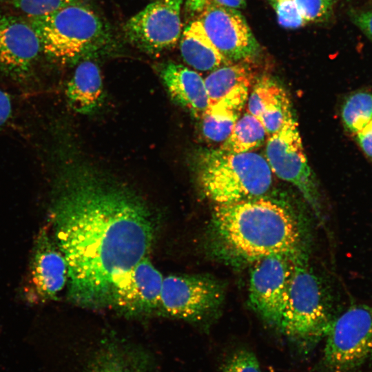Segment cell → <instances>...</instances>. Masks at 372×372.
Returning <instances> with one entry per match:
<instances>
[{"label":"cell","mask_w":372,"mask_h":372,"mask_svg":"<svg viewBox=\"0 0 372 372\" xmlns=\"http://www.w3.org/2000/svg\"><path fill=\"white\" fill-rule=\"evenodd\" d=\"M12 112L10 96L0 90V127L3 126L9 119Z\"/></svg>","instance_id":"cell-31"},{"label":"cell","mask_w":372,"mask_h":372,"mask_svg":"<svg viewBox=\"0 0 372 372\" xmlns=\"http://www.w3.org/2000/svg\"><path fill=\"white\" fill-rule=\"evenodd\" d=\"M244 1H245V0H244Z\"/></svg>","instance_id":"cell-33"},{"label":"cell","mask_w":372,"mask_h":372,"mask_svg":"<svg viewBox=\"0 0 372 372\" xmlns=\"http://www.w3.org/2000/svg\"><path fill=\"white\" fill-rule=\"evenodd\" d=\"M87 372H152L149 357L118 342H107L94 353Z\"/></svg>","instance_id":"cell-20"},{"label":"cell","mask_w":372,"mask_h":372,"mask_svg":"<svg viewBox=\"0 0 372 372\" xmlns=\"http://www.w3.org/2000/svg\"><path fill=\"white\" fill-rule=\"evenodd\" d=\"M61 182L50 220L68 266V298L84 307L108 306L114 282L152 248V214L132 189L93 169L70 170Z\"/></svg>","instance_id":"cell-1"},{"label":"cell","mask_w":372,"mask_h":372,"mask_svg":"<svg viewBox=\"0 0 372 372\" xmlns=\"http://www.w3.org/2000/svg\"><path fill=\"white\" fill-rule=\"evenodd\" d=\"M180 50L184 61L197 70L211 72L232 63L218 50L198 20L184 30Z\"/></svg>","instance_id":"cell-19"},{"label":"cell","mask_w":372,"mask_h":372,"mask_svg":"<svg viewBox=\"0 0 372 372\" xmlns=\"http://www.w3.org/2000/svg\"><path fill=\"white\" fill-rule=\"evenodd\" d=\"M358 28L372 40V10L361 12L355 17Z\"/></svg>","instance_id":"cell-30"},{"label":"cell","mask_w":372,"mask_h":372,"mask_svg":"<svg viewBox=\"0 0 372 372\" xmlns=\"http://www.w3.org/2000/svg\"><path fill=\"white\" fill-rule=\"evenodd\" d=\"M198 20L218 50L228 61H248L259 52V43L237 9L210 6L200 13Z\"/></svg>","instance_id":"cell-12"},{"label":"cell","mask_w":372,"mask_h":372,"mask_svg":"<svg viewBox=\"0 0 372 372\" xmlns=\"http://www.w3.org/2000/svg\"><path fill=\"white\" fill-rule=\"evenodd\" d=\"M345 127L355 134L372 123V94L359 92L351 95L342 108Z\"/></svg>","instance_id":"cell-22"},{"label":"cell","mask_w":372,"mask_h":372,"mask_svg":"<svg viewBox=\"0 0 372 372\" xmlns=\"http://www.w3.org/2000/svg\"><path fill=\"white\" fill-rule=\"evenodd\" d=\"M265 158L272 173L296 187L315 214L320 216L318 181L308 163L294 115L278 132L269 136Z\"/></svg>","instance_id":"cell-7"},{"label":"cell","mask_w":372,"mask_h":372,"mask_svg":"<svg viewBox=\"0 0 372 372\" xmlns=\"http://www.w3.org/2000/svg\"><path fill=\"white\" fill-rule=\"evenodd\" d=\"M209 231L214 249L231 261L254 262L300 249V229L294 216L265 197L216 205Z\"/></svg>","instance_id":"cell-2"},{"label":"cell","mask_w":372,"mask_h":372,"mask_svg":"<svg viewBox=\"0 0 372 372\" xmlns=\"http://www.w3.org/2000/svg\"><path fill=\"white\" fill-rule=\"evenodd\" d=\"M302 17L308 22L320 21L331 13L335 0H295Z\"/></svg>","instance_id":"cell-26"},{"label":"cell","mask_w":372,"mask_h":372,"mask_svg":"<svg viewBox=\"0 0 372 372\" xmlns=\"http://www.w3.org/2000/svg\"><path fill=\"white\" fill-rule=\"evenodd\" d=\"M203 194L217 205L265 197L273 185L271 169L260 154L203 152L196 163Z\"/></svg>","instance_id":"cell-3"},{"label":"cell","mask_w":372,"mask_h":372,"mask_svg":"<svg viewBox=\"0 0 372 372\" xmlns=\"http://www.w3.org/2000/svg\"><path fill=\"white\" fill-rule=\"evenodd\" d=\"M354 136L360 148L372 160V123Z\"/></svg>","instance_id":"cell-29"},{"label":"cell","mask_w":372,"mask_h":372,"mask_svg":"<svg viewBox=\"0 0 372 372\" xmlns=\"http://www.w3.org/2000/svg\"><path fill=\"white\" fill-rule=\"evenodd\" d=\"M41 51L40 39L30 23L0 14V72L22 77L30 71Z\"/></svg>","instance_id":"cell-14"},{"label":"cell","mask_w":372,"mask_h":372,"mask_svg":"<svg viewBox=\"0 0 372 372\" xmlns=\"http://www.w3.org/2000/svg\"><path fill=\"white\" fill-rule=\"evenodd\" d=\"M161 76L171 99L194 116L201 118L209 107L205 81L201 76L173 62L163 68Z\"/></svg>","instance_id":"cell-17"},{"label":"cell","mask_w":372,"mask_h":372,"mask_svg":"<svg viewBox=\"0 0 372 372\" xmlns=\"http://www.w3.org/2000/svg\"><path fill=\"white\" fill-rule=\"evenodd\" d=\"M320 372H353L372 358V305L352 306L332 320Z\"/></svg>","instance_id":"cell-6"},{"label":"cell","mask_w":372,"mask_h":372,"mask_svg":"<svg viewBox=\"0 0 372 372\" xmlns=\"http://www.w3.org/2000/svg\"><path fill=\"white\" fill-rule=\"evenodd\" d=\"M187 2L190 10L199 13L210 6H224L238 10L245 5L244 0H187Z\"/></svg>","instance_id":"cell-28"},{"label":"cell","mask_w":372,"mask_h":372,"mask_svg":"<svg viewBox=\"0 0 372 372\" xmlns=\"http://www.w3.org/2000/svg\"><path fill=\"white\" fill-rule=\"evenodd\" d=\"M66 96L70 106L80 114L94 112L103 97L100 70L93 61H81L67 85Z\"/></svg>","instance_id":"cell-18"},{"label":"cell","mask_w":372,"mask_h":372,"mask_svg":"<svg viewBox=\"0 0 372 372\" xmlns=\"http://www.w3.org/2000/svg\"><path fill=\"white\" fill-rule=\"evenodd\" d=\"M276 12L278 23L289 29L298 28L307 22L300 14L295 0H267Z\"/></svg>","instance_id":"cell-25"},{"label":"cell","mask_w":372,"mask_h":372,"mask_svg":"<svg viewBox=\"0 0 372 372\" xmlns=\"http://www.w3.org/2000/svg\"><path fill=\"white\" fill-rule=\"evenodd\" d=\"M332 320L322 285L300 249L293 256L286 300L276 330L307 353L324 338Z\"/></svg>","instance_id":"cell-4"},{"label":"cell","mask_w":372,"mask_h":372,"mask_svg":"<svg viewBox=\"0 0 372 372\" xmlns=\"http://www.w3.org/2000/svg\"><path fill=\"white\" fill-rule=\"evenodd\" d=\"M183 0H155L132 17L123 27L127 39L149 54L174 47L181 37Z\"/></svg>","instance_id":"cell-10"},{"label":"cell","mask_w":372,"mask_h":372,"mask_svg":"<svg viewBox=\"0 0 372 372\" xmlns=\"http://www.w3.org/2000/svg\"><path fill=\"white\" fill-rule=\"evenodd\" d=\"M240 114L207 110L201 117L204 136L214 142H223L231 134Z\"/></svg>","instance_id":"cell-23"},{"label":"cell","mask_w":372,"mask_h":372,"mask_svg":"<svg viewBox=\"0 0 372 372\" xmlns=\"http://www.w3.org/2000/svg\"><path fill=\"white\" fill-rule=\"evenodd\" d=\"M220 372H261V371L255 354L247 349H240L229 358Z\"/></svg>","instance_id":"cell-27"},{"label":"cell","mask_w":372,"mask_h":372,"mask_svg":"<svg viewBox=\"0 0 372 372\" xmlns=\"http://www.w3.org/2000/svg\"><path fill=\"white\" fill-rule=\"evenodd\" d=\"M267 132L260 121L248 112L240 116L220 149L232 154L253 152L261 147Z\"/></svg>","instance_id":"cell-21"},{"label":"cell","mask_w":372,"mask_h":372,"mask_svg":"<svg viewBox=\"0 0 372 372\" xmlns=\"http://www.w3.org/2000/svg\"><path fill=\"white\" fill-rule=\"evenodd\" d=\"M16 8L30 17H39L51 14L72 3L74 0H9Z\"/></svg>","instance_id":"cell-24"},{"label":"cell","mask_w":372,"mask_h":372,"mask_svg":"<svg viewBox=\"0 0 372 372\" xmlns=\"http://www.w3.org/2000/svg\"><path fill=\"white\" fill-rule=\"evenodd\" d=\"M247 103L248 112L260 121L268 136L278 132L293 116L286 90L270 76H263L256 80Z\"/></svg>","instance_id":"cell-16"},{"label":"cell","mask_w":372,"mask_h":372,"mask_svg":"<svg viewBox=\"0 0 372 372\" xmlns=\"http://www.w3.org/2000/svg\"><path fill=\"white\" fill-rule=\"evenodd\" d=\"M296 252L262 258L253 262L251 269L249 304L266 323L276 329L281 319Z\"/></svg>","instance_id":"cell-9"},{"label":"cell","mask_w":372,"mask_h":372,"mask_svg":"<svg viewBox=\"0 0 372 372\" xmlns=\"http://www.w3.org/2000/svg\"><path fill=\"white\" fill-rule=\"evenodd\" d=\"M42 51L60 64L76 63L105 43V27L87 6L74 2L48 15L31 18Z\"/></svg>","instance_id":"cell-5"},{"label":"cell","mask_w":372,"mask_h":372,"mask_svg":"<svg viewBox=\"0 0 372 372\" xmlns=\"http://www.w3.org/2000/svg\"><path fill=\"white\" fill-rule=\"evenodd\" d=\"M220 282L205 275H170L163 278L158 313L194 323L209 320L224 299Z\"/></svg>","instance_id":"cell-8"},{"label":"cell","mask_w":372,"mask_h":372,"mask_svg":"<svg viewBox=\"0 0 372 372\" xmlns=\"http://www.w3.org/2000/svg\"><path fill=\"white\" fill-rule=\"evenodd\" d=\"M271 372H274V371H271Z\"/></svg>","instance_id":"cell-32"},{"label":"cell","mask_w":372,"mask_h":372,"mask_svg":"<svg viewBox=\"0 0 372 372\" xmlns=\"http://www.w3.org/2000/svg\"><path fill=\"white\" fill-rule=\"evenodd\" d=\"M68 276L64 256L47 229L41 228L32 249L26 297L33 302L55 300L68 283Z\"/></svg>","instance_id":"cell-13"},{"label":"cell","mask_w":372,"mask_h":372,"mask_svg":"<svg viewBox=\"0 0 372 372\" xmlns=\"http://www.w3.org/2000/svg\"><path fill=\"white\" fill-rule=\"evenodd\" d=\"M163 278L148 257H145L114 282L108 306L130 317L158 313Z\"/></svg>","instance_id":"cell-11"},{"label":"cell","mask_w":372,"mask_h":372,"mask_svg":"<svg viewBox=\"0 0 372 372\" xmlns=\"http://www.w3.org/2000/svg\"><path fill=\"white\" fill-rule=\"evenodd\" d=\"M254 79V73L245 61L231 63L211 71L204 80L209 99L207 110L241 113Z\"/></svg>","instance_id":"cell-15"}]
</instances>
